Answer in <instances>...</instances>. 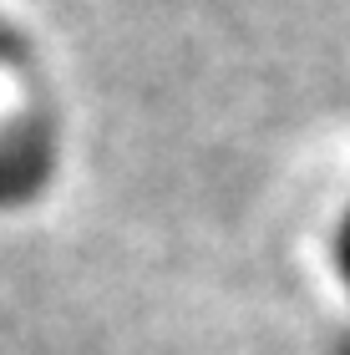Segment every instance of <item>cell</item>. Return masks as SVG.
<instances>
[{"label": "cell", "instance_id": "obj_1", "mask_svg": "<svg viewBox=\"0 0 350 355\" xmlns=\"http://www.w3.org/2000/svg\"><path fill=\"white\" fill-rule=\"evenodd\" d=\"M340 274L350 284V214H345V229H340Z\"/></svg>", "mask_w": 350, "mask_h": 355}]
</instances>
